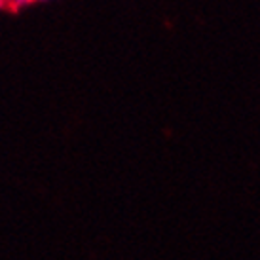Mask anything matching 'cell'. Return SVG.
I'll return each instance as SVG.
<instances>
[{
	"mask_svg": "<svg viewBox=\"0 0 260 260\" xmlns=\"http://www.w3.org/2000/svg\"><path fill=\"white\" fill-rule=\"evenodd\" d=\"M32 4V0H8V8L10 10H21V8Z\"/></svg>",
	"mask_w": 260,
	"mask_h": 260,
	"instance_id": "obj_1",
	"label": "cell"
},
{
	"mask_svg": "<svg viewBox=\"0 0 260 260\" xmlns=\"http://www.w3.org/2000/svg\"><path fill=\"white\" fill-rule=\"evenodd\" d=\"M2 8H8V0H0V10Z\"/></svg>",
	"mask_w": 260,
	"mask_h": 260,
	"instance_id": "obj_2",
	"label": "cell"
},
{
	"mask_svg": "<svg viewBox=\"0 0 260 260\" xmlns=\"http://www.w3.org/2000/svg\"><path fill=\"white\" fill-rule=\"evenodd\" d=\"M32 2H44V0H32Z\"/></svg>",
	"mask_w": 260,
	"mask_h": 260,
	"instance_id": "obj_3",
	"label": "cell"
}]
</instances>
